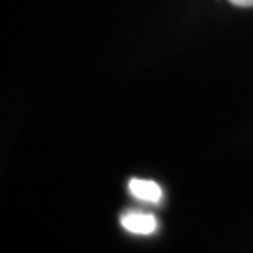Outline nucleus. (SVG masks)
<instances>
[{
  "mask_svg": "<svg viewBox=\"0 0 253 253\" xmlns=\"http://www.w3.org/2000/svg\"><path fill=\"white\" fill-rule=\"evenodd\" d=\"M120 223L124 229H127L129 233H135V235H150L158 227L156 217L146 212H126L120 217Z\"/></svg>",
  "mask_w": 253,
  "mask_h": 253,
  "instance_id": "1",
  "label": "nucleus"
},
{
  "mask_svg": "<svg viewBox=\"0 0 253 253\" xmlns=\"http://www.w3.org/2000/svg\"><path fill=\"white\" fill-rule=\"evenodd\" d=\"M129 191H131L133 197L141 201H148V203H160L162 201V188L152 180L131 178L129 180Z\"/></svg>",
  "mask_w": 253,
  "mask_h": 253,
  "instance_id": "2",
  "label": "nucleus"
},
{
  "mask_svg": "<svg viewBox=\"0 0 253 253\" xmlns=\"http://www.w3.org/2000/svg\"><path fill=\"white\" fill-rule=\"evenodd\" d=\"M229 2L238 8H253V0H229Z\"/></svg>",
  "mask_w": 253,
  "mask_h": 253,
  "instance_id": "3",
  "label": "nucleus"
}]
</instances>
